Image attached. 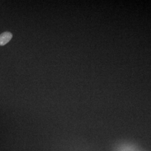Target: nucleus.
I'll return each mask as SVG.
<instances>
[{
  "label": "nucleus",
  "instance_id": "obj_1",
  "mask_svg": "<svg viewBox=\"0 0 151 151\" xmlns=\"http://www.w3.org/2000/svg\"><path fill=\"white\" fill-rule=\"evenodd\" d=\"M115 151H142L139 150L137 147L130 144H122L118 146Z\"/></svg>",
  "mask_w": 151,
  "mask_h": 151
},
{
  "label": "nucleus",
  "instance_id": "obj_2",
  "mask_svg": "<svg viewBox=\"0 0 151 151\" xmlns=\"http://www.w3.org/2000/svg\"><path fill=\"white\" fill-rule=\"evenodd\" d=\"M12 38V34L10 32H3L0 35V45L4 46L8 43Z\"/></svg>",
  "mask_w": 151,
  "mask_h": 151
}]
</instances>
